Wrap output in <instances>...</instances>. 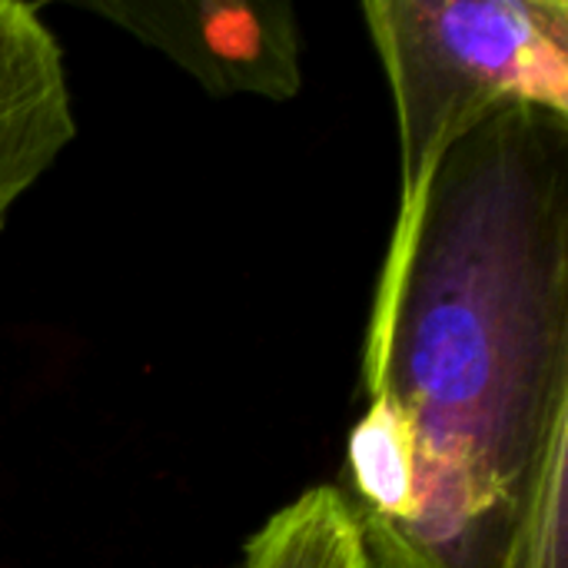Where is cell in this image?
Instances as JSON below:
<instances>
[{
	"label": "cell",
	"instance_id": "obj_1",
	"mask_svg": "<svg viewBox=\"0 0 568 568\" xmlns=\"http://www.w3.org/2000/svg\"><path fill=\"white\" fill-rule=\"evenodd\" d=\"M363 393L369 568H568V116L499 110L396 216Z\"/></svg>",
	"mask_w": 568,
	"mask_h": 568
},
{
	"label": "cell",
	"instance_id": "obj_2",
	"mask_svg": "<svg viewBox=\"0 0 568 568\" xmlns=\"http://www.w3.org/2000/svg\"><path fill=\"white\" fill-rule=\"evenodd\" d=\"M363 17L396 100L399 213L499 110L568 116L566 0H373Z\"/></svg>",
	"mask_w": 568,
	"mask_h": 568
},
{
	"label": "cell",
	"instance_id": "obj_3",
	"mask_svg": "<svg viewBox=\"0 0 568 568\" xmlns=\"http://www.w3.org/2000/svg\"><path fill=\"white\" fill-rule=\"evenodd\" d=\"M80 7L170 57L213 97L293 100L303 87V33L283 0H87Z\"/></svg>",
	"mask_w": 568,
	"mask_h": 568
},
{
	"label": "cell",
	"instance_id": "obj_4",
	"mask_svg": "<svg viewBox=\"0 0 568 568\" xmlns=\"http://www.w3.org/2000/svg\"><path fill=\"white\" fill-rule=\"evenodd\" d=\"M73 133L60 43L37 7L0 0V230Z\"/></svg>",
	"mask_w": 568,
	"mask_h": 568
},
{
	"label": "cell",
	"instance_id": "obj_5",
	"mask_svg": "<svg viewBox=\"0 0 568 568\" xmlns=\"http://www.w3.org/2000/svg\"><path fill=\"white\" fill-rule=\"evenodd\" d=\"M240 568H369V559L339 489L316 486L246 542Z\"/></svg>",
	"mask_w": 568,
	"mask_h": 568
}]
</instances>
